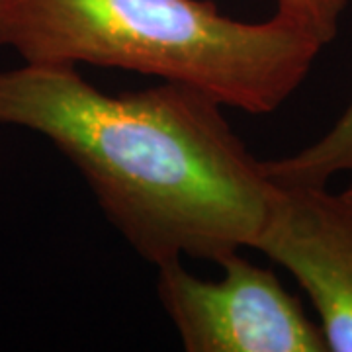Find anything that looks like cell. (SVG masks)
Here are the masks:
<instances>
[{
	"instance_id": "5",
	"label": "cell",
	"mask_w": 352,
	"mask_h": 352,
	"mask_svg": "<svg viewBox=\"0 0 352 352\" xmlns=\"http://www.w3.org/2000/svg\"><path fill=\"white\" fill-rule=\"evenodd\" d=\"M276 14L307 28L329 45L339 34L342 16L352 0H274Z\"/></svg>"
},
{
	"instance_id": "4",
	"label": "cell",
	"mask_w": 352,
	"mask_h": 352,
	"mask_svg": "<svg viewBox=\"0 0 352 352\" xmlns=\"http://www.w3.org/2000/svg\"><path fill=\"white\" fill-rule=\"evenodd\" d=\"M252 249L300 282L321 319L329 351L352 352L351 196L333 194L327 184L274 182Z\"/></svg>"
},
{
	"instance_id": "6",
	"label": "cell",
	"mask_w": 352,
	"mask_h": 352,
	"mask_svg": "<svg viewBox=\"0 0 352 352\" xmlns=\"http://www.w3.org/2000/svg\"><path fill=\"white\" fill-rule=\"evenodd\" d=\"M329 168H331L333 175L337 170H342V168H351L352 170V139L344 141V145L340 143L339 147H335L331 151V155H329ZM342 192L352 198V182L349 184V188L342 190Z\"/></svg>"
},
{
	"instance_id": "2",
	"label": "cell",
	"mask_w": 352,
	"mask_h": 352,
	"mask_svg": "<svg viewBox=\"0 0 352 352\" xmlns=\"http://www.w3.org/2000/svg\"><path fill=\"white\" fill-rule=\"evenodd\" d=\"M0 45L25 63L186 85L254 116L276 112L325 47L286 16L241 22L210 0H0Z\"/></svg>"
},
{
	"instance_id": "1",
	"label": "cell",
	"mask_w": 352,
	"mask_h": 352,
	"mask_svg": "<svg viewBox=\"0 0 352 352\" xmlns=\"http://www.w3.org/2000/svg\"><path fill=\"white\" fill-rule=\"evenodd\" d=\"M223 104L166 82L110 94L75 65L0 71V126L63 153L129 247L153 266L252 249L274 182Z\"/></svg>"
},
{
	"instance_id": "3",
	"label": "cell",
	"mask_w": 352,
	"mask_h": 352,
	"mask_svg": "<svg viewBox=\"0 0 352 352\" xmlns=\"http://www.w3.org/2000/svg\"><path fill=\"white\" fill-rule=\"evenodd\" d=\"M204 280L182 261L157 266V296L188 352H323L327 340L272 270L241 251Z\"/></svg>"
}]
</instances>
